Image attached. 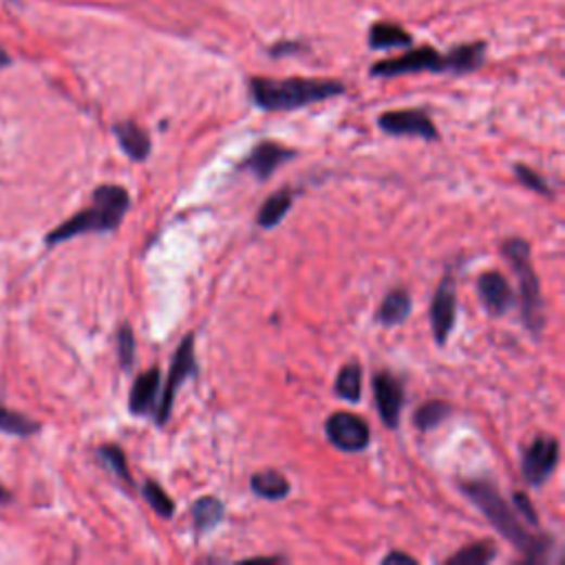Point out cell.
Returning <instances> with one entry per match:
<instances>
[{
    "label": "cell",
    "mask_w": 565,
    "mask_h": 565,
    "mask_svg": "<svg viewBox=\"0 0 565 565\" xmlns=\"http://www.w3.org/2000/svg\"><path fill=\"white\" fill-rule=\"evenodd\" d=\"M12 65V57H10V53L0 47V69H5V67H10Z\"/></svg>",
    "instance_id": "cell-32"
},
{
    "label": "cell",
    "mask_w": 565,
    "mask_h": 565,
    "mask_svg": "<svg viewBox=\"0 0 565 565\" xmlns=\"http://www.w3.org/2000/svg\"><path fill=\"white\" fill-rule=\"evenodd\" d=\"M117 358L124 371H129L136 364V334L129 323H124L117 332Z\"/></svg>",
    "instance_id": "cell-27"
},
{
    "label": "cell",
    "mask_w": 565,
    "mask_h": 565,
    "mask_svg": "<svg viewBox=\"0 0 565 565\" xmlns=\"http://www.w3.org/2000/svg\"><path fill=\"white\" fill-rule=\"evenodd\" d=\"M334 394L349 405L360 402V398H362V371H360L358 362H349L338 371L336 383H334Z\"/></svg>",
    "instance_id": "cell-21"
},
{
    "label": "cell",
    "mask_w": 565,
    "mask_h": 565,
    "mask_svg": "<svg viewBox=\"0 0 565 565\" xmlns=\"http://www.w3.org/2000/svg\"><path fill=\"white\" fill-rule=\"evenodd\" d=\"M371 385H373L375 407H378V413H381L385 426L387 428H398L400 415H402V407H405V387H402V383L396 378L394 373L378 371V373H373Z\"/></svg>",
    "instance_id": "cell-11"
},
{
    "label": "cell",
    "mask_w": 565,
    "mask_h": 565,
    "mask_svg": "<svg viewBox=\"0 0 565 565\" xmlns=\"http://www.w3.org/2000/svg\"><path fill=\"white\" fill-rule=\"evenodd\" d=\"M10 499V495H8V490L3 488V486H0V501H8Z\"/></svg>",
    "instance_id": "cell-33"
},
{
    "label": "cell",
    "mask_w": 565,
    "mask_h": 565,
    "mask_svg": "<svg viewBox=\"0 0 565 565\" xmlns=\"http://www.w3.org/2000/svg\"><path fill=\"white\" fill-rule=\"evenodd\" d=\"M290 51H300V44L298 42H279L277 47L270 49V53L277 57V55H287Z\"/></svg>",
    "instance_id": "cell-31"
},
{
    "label": "cell",
    "mask_w": 565,
    "mask_h": 565,
    "mask_svg": "<svg viewBox=\"0 0 565 565\" xmlns=\"http://www.w3.org/2000/svg\"><path fill=\"white\" fill-rule=\"evenodd\" d=\"M497 556V550L492 548V543L488 541H479L473 543L460 552H455L453 556L447 558L449 565H486Z\"/></svg>",
    "instance_id": "cell-25"
},
{
    "label": "cell",
    "mask_w": 565,
    "mask_h": 565,
    "mask_svg": "<svg viewBox=\"0 0 565 565\" xmlns=\"http://www.w3.org/2000/svg\"><path fill=\"white\" fill-rule=\"evenodd\" d=\"M513 170H515L517 181L524 183L526 188H530V191H535V193H539V195H543V197H552V188H550V185L545 183V179H543L539 172H535L530 166L515 164Z\"/></svg>",
    "instance_id": "cell-28"
},
{
    "label": "cell",
    "mask_w": 565,
    "mask_h": 565,
    "mask_svg": "<svg viewBox=\"0 0 565 565\" xmlns=\"http://www.w3.org/2000/svg\"><path fill=\"white\" fill-rule=\"evenodd\" d=\"M197 375V358H195V334H188L179 347L175 349L172 356V364L168 371V378L164 385V391L157 398V407H155V422L157 426H164L170 415H172V407H175V396L179 391V387L183 385V381L195 378Z\"/></svg>",
    "instance_id": "cell-6"
},
{
    "label": "cell",
    "mask_w": 565,
    "mask_h": 565,
    "mask_svg": "<svg viewBox=\"0 0 565 565\" xmlns=\"http://www.w3.org/2000/svg\"><path fill=\"white\" fill-rule=\"evenodd\" d=\"M292 204H294V191H292V188H281V191L272 193V195L264 202V206L259 208L257 226L264 228V230L277 228V226L285 219V215L290 213Z\"/></svg>",
    "instance_id": "cell-18"
},
{
    "label": "cell",
    "mask_w": 565,
    "mask_h": 565,
    "mask_svg": "<svg viewBox=\"0 0 565 565\" xmlns=\"http://www.w3.org/2000/svg\"><path fill=\"white\" fill-rule=\"evenodd\" d=\"M383 563L385 565H394V563H411V565H415L418 561L411 556V554H407V552H389L385 558H383Z\"/></svg>",
    "instance_id": "cell-30"
},
{
    "label": "cell",
    "mask_w": 565,
    "mask_h": 565,
    "mask_svg": "<svg viewBox=\"0 0 565 565\" xmlns=\"http://www.w3.org/2000/svg\"><path fill=\"white\" fill-rule=\"evenodd\" d=\"M345 93L338 80L321 78H249V95L264 111H296L309 104H319Z\"/></svg>",
    "instance_id": "cell-4"
},
{
    "label": "cell",
    "mask_w": 565,
    "mask_h": 565,
    "mask_svg": "<svg viewBox=\"0 0 565 565\" xmlns=\"http://www.w3.org/2000/svg\"><path fill=\"white\" fill-rule=\"evenodd\" d=\"M378 127L391 138H420L426 142L439 140V131L424 108L387 111L378 117Z\"/></svg>",
    "instance_id": "cell-7"
},
{
    "label": "cell",
    "mask_w": 565,
    "mask_h": 565,
    "mask_svg": "<svg viewBox=\"0 0 565 565\" xmlns=\"http://www.w3.org/2000/svg\"><path fill=\"white\" fill-rule=\"evenodd\" d=\"M113 136L119 142V149L127 153L133 162H146L151 155V136L136 121H119L113 127Z\"/></svg>",
    "instance_id": "cell-15"
},
{
    "label": "cell",
    "mask_w": 565,
    "mask_h": 565,
    "mask_svg": "<svg viewBox=\"0 0 565 565\" xmlns=\"http://www.w3.org/2000/svg\"><path fill=\"white\" fill-rule=\"evenodd\" d=\"M460 488L481 511V515L490 522V526L509 543H513L526 556L528 563L545 561L552 539L526 530V526L517 517L515 506H511L509 501L501 497L497 486H492L486 479H473V481H460Z\"/></svg>",
    "instance_id": "cell-1"
},
{
    "label": "cell",
    "mask_w": 565,
    "mask_h": 565,
    "mask_svg": "<svg viewBox=\"0 0 565 565\" xmlns=\"http://www.w3.org/2000/svg\"><path fill=\"white\" fill-rule=\"evenodd\" d=\"M223 517H226V506H223L221 499L206 495V497H200L195 501L193 522H195V530L200 535H206L213 528H217L223 522Z\"/></svg>",
    "instance_id": "cell-20"
},
{
    "label": "cell",
    "mask_w": 565,
    "mask_h": 565,
    "mask_svg": "<svg viewBox=\"0 0 565 565\" xmlns=\"http://www.w3.org/2000/svg\"><path fill=\"white\" fill-rule=\"evenodd\" d=\"M98 458L102 460L104 466H108V468L115 473V477H117L121 484H127L129 488H136L133 475H131L129 464H127V455H124V451H121L117 445H102V447L98 449Z\"/></svg>",
    "instance_id": "cell-23"
},
{
    "label": "cell",
    "mask_w": 565,
    "mask_h": 565,
    "mask_svg": "<svg viewBox=\"0 0 565 565\" xmlns=\"http://www.w3.org/2000/svg\"><path fill=\"white\" fill-rule=\"evenodd\" d=\"M486 42H468L453 47L449 53H439L433 47L407 49V53L375 62L369 69L373 78H398L409 74H471L484 65Z\"/></svg>",
    "instance_id": "cell-2"
},
{
    "label": "cell",
    "mask_w": 565,
    "mask_h": 565,
    "mask_svg": "<svg viewBox=\"0 0 565 565\" xmlns=\"http://www.w3.org/2000/svg\"><path fill=\"white\" fill-rule=\"evenodd\" d=\"M513 506H515L517 513L524 515V519H526L532 528H539V517H537L532 501L528 499L526 492H515V495H513Z\"/></svg>",
    "instance_id": "cell-29"
},
{
    "label": "cell",
    "mask_w": 565,
    "mask_h": 565,
    "mask_svg": "<svg viewBox=\"0 0 565 565\" xmlns=\"http://www.w3.org/2000/svg\"><path fill=\"white\" fill-rule=\"evenodd\" d=\"M131 208V195L127 188L115 185V183H104L93 191V202L89 208L80 210L65 223L55 226L47 236L44 243L49 247L65 243L69 239L82 236V234H102V232H115L124 215Z\"/></svg>",
    "instance_id": "cell-3"
},
{
    "label": "cell",
    "mask_w": 565,
    "mask_h": 565,
    "mask_svg": "<svg viewBox=\"0 0 565 565\" xmlns=\"http://www.w3.org/2000/svg\"><path fill=\"white\" fill-rule=\"evenodd\" d=\"M458 323V287L451 277L442 279L435 290L431 303V328L435 334V343L445 347L453 328Z\"/></svg>",
    "instance_id": "cell-10"
},
{
    "label": "cell",
    "mask_w": 565,
    "mask_h": 565,
    "mask_svg": "<svg viewBox=\"0 0 565 565\" xmlns=\"http://www.w3.org/2000/svg\"><path fill=\"white\" fill-rule=\"evenodd\" d=\"M411 307H413V303H411L409 290L396 287L385 296V300L378 309V323L385 328L402 325L411 317Z\"/></svg>",
    "instance_id": "cell-17"
},
{
    "label": "cell",
    "mask_w": 565,
    "mask_h": 565,
    "mask_svg": "<svg viewBox=\"0 0 565 565\" xmlns=\"http://www.w3.org/2000/svg\"><path fill=\"white\" fill-rule=\"evenodd\" d=\"M501 253L511 261L515 277L519 281V296H522V319L530 334L539 336L545 328V311H543V298L537 272L532 268L530 259V243L524 239H509L504 241Z\"/></svg>",
    "instance_id": "cell-5"
},
{
    "label": "cell",
    "mask_w": 565,
    "mask_h": 565,
    "mask_svg": "<svg viewBox=\"0 0 565 565\" xmlns=\"http://www.w3.org/2000/svg\"><path fill=\"white\" fill-rule=\"evenodd\" d=\"M451 405L449 402H442V400H431L426 405H422L415 415H413V422L420 431H433L437 428L439 424H442L449 415H451Z\"/></svg>",
    "instance_id": "cell-24"
},
{
    "label": "cell",
    "mask_w": 565,
    "mask_h": 565,
    "mask_svg": "<svg viewBox=\"0 0 565 565\" xmlns=\"http://www.w3.org/2000/svg\"><path fill=\"white\" fill-rule=\"evenodd\" d=\"M159 385H162V371L157 367L138 375L129 396V411L133 415H149L151 411H155L159 398Z\"/></svg>",
    "instance_id": "cell-14"
},
{
    "label": "cell",
    "mask_w": 565,
    "mask_h": 565,
    "mask_svg": "<svg viewBox=\"0 0 565 565\" xmlns=\"http://www.w3.org/2000/svg\"><path fill=\"white\" fill-rule=\"evenodd\" d=\"M40 431V422L8 409L5 405H0V433L16 435V437H29Z\"/></svg>",
    "instance_id": "cell-22"
},
{
    "label": "cell",
    "mask_w": 565,
    "mask_h": 565,
    "mask_svg": "<svg viewBox=\"0 0 565 565\" xmlns=\"http://www.w3.org/2000/svg\"><path fill=\"white\" fill-rule=\"evenodd\" d=\"M292 159H296V151L274 140H264L241 162V170L253 172L259 181H268L277 172V168Z\"/></svg>",
    "instance_id": "cell-12"
},
{
    "label": "cell",
    "mask_w": 565,
    "mask_h": 565,
    "mask_svg": "<svg viewBox=\"0 0 565 565\" xmlns=\"http://www.w3.org/2000/svg\"><path fill=\"white\" fill-rule=\"evenodd\" d=\"M558 439L552 435H537L524 449L522 475L530 486H543L558 464Z\"/></svg>",
    "instance_id": "cell-8"
},
{
    "label": "cell",
    "mask_w": 565,
    "mask_h": 565,
    "mask_svg": "<svg viewBox=\"0 0 565 565\" xmlns=\"http://www.w3.org/2000/svg\"><path fill=\"white\" fill-rule=\"evenodd\" d=\"M142 495L149 501V506L155 511V515L170 519L175 513V501L166 495V490L155 481V479H146L142 486Z\"/></svg>",
    "instance_id": "cell-26"
},
{
    "label": "cell",
    "mask_w": 565,
    "mask_h": 565,
    "mask_svg": "<svg viewBox=\"0 0 565 565\" xmlns=\"http://www.w3.org/2000/svg\"><path fill=\"white\" fill-rule=\"evenodd\" d=\"M325 433L330 442L345 453H360L371 445L369 424L349 411H336L325 422Z\"/></svg>",
    "instance_id": "cell-9"
},
{
    "label": "cell",
    "mask_w": 565,
    "mask_h": 565,
    "mask_svg": "<svg viewBox=\"0 0 565 565\" xmlns=\"http://www.w3.org/2000/svg\"><path fill=\"white\" fill-rule=\"evenodd\" d=\"M249 488H253V492L261 499H268V501H281L290 495L292 490V484L290 479L279 473V471H261V473H255L253 479H249Z\"/></svg>",
    "instance_id": "cell-19"
},
{
    "label": "cell",
    "mask_w": 565,
    "mask_h": 565,
    "mask_svg": "<svg viewBox=\"0 0 565 565\" xmlns=\"http://www.w3.org/2000/svg\"><path fill=\"white\" fill-rule=\"evenodd\" d=\"M367 42L375 51H383V49H409V47H413V36L407 29H402L398 23L378 21V23L371 25Z\"/></svg>",
    "instance_id": "cell-16"
},
{
    "label": "cell",
    "mask_w": 565,
    "mask_h": 565,
    "mask_svg": "<svg viewBox=\"0 0 565 565\" xmlns=\"http://www.w3.org/2000/svg\"><path fill=\"white\" fill-rule=\"evenodd\" d=\"M477 292H479V298H481L484 307L492 313V317H506V313L517 303V294L511 287L509 279L501 272H497V270L484 272L477 279Z\"/></svg>",
    "instance_id": "cell-13"
}]
</instances>
